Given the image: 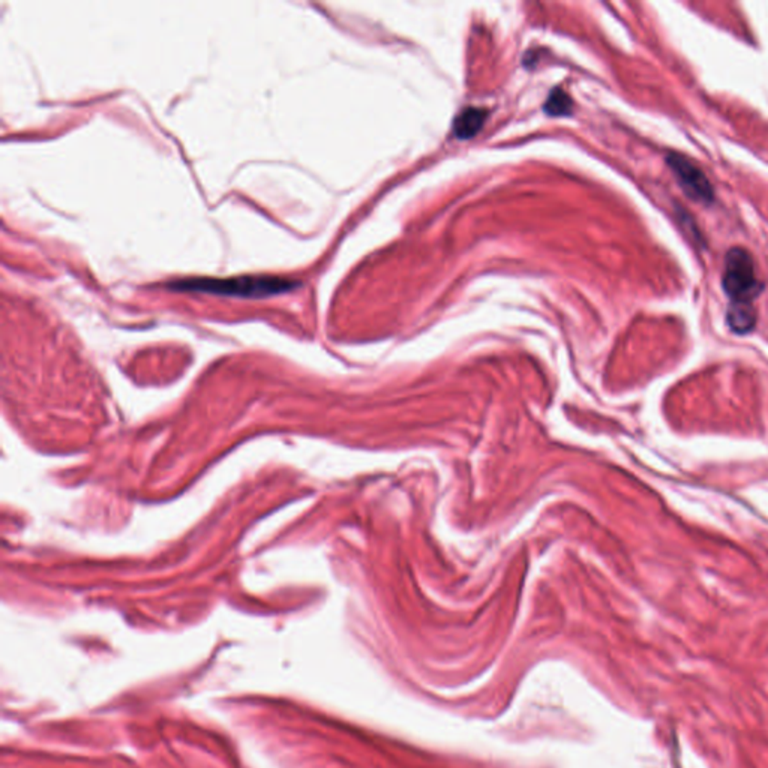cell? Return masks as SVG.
Returning a JSON list of instances; mask_svg holds the SVG:
<instances>
[{"mask_svg":"<svg viewBox=\"0 0 768 768\" xmlns=\"http://www.w3.org/2000/svg\"><path fill=\"white\" fill-rule=\"evenodd\" d=\"M722 287L731 302L752 303L764 290L756 278L755 263L749 251L732 248L725 257Z\"/></svg>","mask_w":768,"mask_h":768,"instance_id":"obj_2","label":"cell"},{"mask_svg":"<svg viewBox=\"0 0 768 768\" xmlns=\"http://www.w3.org/2000/svg\"><path fill=\"white\" fill-rule=\"evenodd\" d=\"M667 164L689 199L702 204L713 203V185L700 167H696L689 158L679 153H670Z\"/></svg>","mask_w":768,"mask_h":768,"instance_id":"obj_3","label":"cell"},{"mask_svg":"<svg viewBox=\"0 0 768 768\" xmlns=\"http://www.w3.org/2000/svg\"><path fill=\"white\" fill-rule=\"evenodd\" d=\"M299 287L298 281L272 275H245L236 278H187L173 281L169 289L188 293L218 294L230 298L263 299L287 293Z\"/></svg>","mask_w":768,"mask_h":768,"instance_id":"obj_1","label":"cell"},{"mask_svg":"<svg viewBox=\"0 0 768 768\" xmlns=\"http://www.w3.org/2000/svg\"><path fill=\"white\" fill-rule=\"evenodd\" d=\"M545 111L551 116H568L572 111V99L563 89H554L545 104Z\"/></svg>","mask_w":768,"mask_h":768,"instance_id":"obj_6","label":"cell"},{"mask_svg":"<svg viewBox=\"0 0 768 768\" xmlns=\"http://www.w3.org/2000/svg\"><path fill=\"white\" fill-rule=\"evenodd\" d=\"M486 116H488L486 110L475 108V107H468L461 111L454 122L455 136L461 140H468L471 137H475L484 128Z\"/></svg>","mask_w":768,"mask_h":768,"instance_id":"obj_4","label":"cell"},{"mask_svg":"<svg viewBox=\"0 0 768 768\" xmlns=\"http://www.w3.org/2000/svg\"><path fill=\"white\" fill-rule=\"evenodd\" d=\"M726 322L731 331L739 335H744L753 331L756 324V311L752 303H737L731 302L726 314Z\"/></svg>","mask_w":768,"mask_h":768,"instance_id":"obj_5","label":"cell"}]
</instances>
